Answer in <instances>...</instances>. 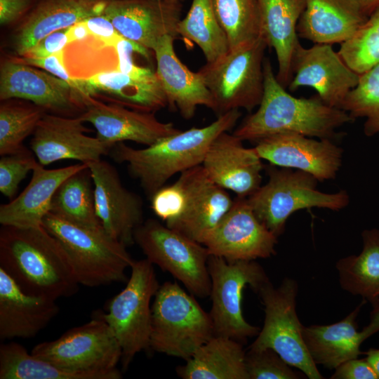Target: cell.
Wrapping results in <instances>:
<instances>
[{
  "label": "cell",
  "instance_id": "cell-1",
  "mask_svg": "<svg viewBox=\"0 0 379 379\" xmlns=\"http://www.w3.org/2000/svg\"><path fill=\"white\" fill-rule=\"evenodd\" d=\"M0 267L31 295L54 300L80 285L64 249L42 226L0 229Z\"/></svg>",
  "mask_w": 379,
  "mask_h": 379
},
{
  "label": "cell",
  "instance_id": "cell-2",
  "mask_svg": "<svg viewBox=\"0 0 379 379\" xmlns=\"http://www.w3.org/2000/svg\"><path fill=\"white\" fill-rule=\"evenodd\" d=\"M264 92L258 109L246 117L233 134L257 142L285 133L331 139L337 128L354 121L345 110L325 104L318 95L296 98L289 94L274 75L271 62H263Z\"/></svg>",
  "mask_w": 379,
  "mask_h": 379
},
{
  "label": "cell",
  "instance_id": "cell-3",
  "mask_svg": "<svg viewBox=\"0 0 379 379\" xmlns=\"http://www.w3.org/2000/svg\"><path fill=\"white\" fill-rule=\"evenodd\" d=\"M241 116L239 109L230 110L206 126L180 131L142 149L119 142L108 154L116 162L126 164L129 173L150 198L173 175L201 165L213 141L230 131Z\"/></svg>",
  "mask_w": 379,
  "mask_h": 379
},
{
  "label": "cell",
  "instance_id": "cell-4",
  "mask_svg": "<svg viewBox=\"0 0 379 379\" xmlns=\"http://www.w3.org/2000/svg\"><path fill=\"white\" fill-rule=\"evenodd\" d=\"M42 227L64 249L80 285L98 287L126 280V270L134 260L102 225H81L49 212Z\"/></svg>",
  "mask_w": 379,
  "mask_h": 379
},
{
  "label": "cell",
  "instance_id": "cell-5",
  "mask_svg": "<svg viewBox=\"0 0 379 379\" xmlns=\"http://www.w3.org/2000/svg\"><path fill=\"white\" fill-rule=\"evenodd\" d=\"M215 335L211 317L175 282L159 286L152 305L149 347L187 360Z\"/></svg>",
  "mask_w": 379,
  "mask_h": 379
},
{
  "label": "cell",
  "instance_id": "cell-6",
  "mask_svg": "<svg viewBox=\"0 0 379 379\" xmlns=\"http://www.w3.org/2000/svg\"><path fill=\"white\" fill-rule=\"evenodd\" d=\"M266 171L268 181L246 199L257 218L277 237L297 211L314 207L339 211L349 204L345 190L331 194L318 190V180L310 173L273 165Z\"/></svg>",
  "mask_w": 379,
  "mask_h": 379
},
{
  "label": "cell",
  "instance_id": "cell-7",
  "mask_svg": "<svg viewBox=\"0 0 379 379\" xmlns=\"http://www.w3.org/2000/svg\"><path fill=\"white\" fill-rule=\"evenodd\" d=\"M267 47L260 36L229 50L198 71L211 93L214 112L218 116L241 108L251 112L258 107L264 92L263 62Z\"/></svg>",
  "mask_w": 379,
  "mask_h": 379
},
{
  "label": "cell",
  "instance_id": "cell-8",
  "mask_svg": "<svg viewBox=\"0 0 379 379\" xmlns=\"http://www.w3.org/2000/svg\"><path fill=\"white\" fill-rule=\"evenodd\" d=\"M298 291L295 279L286 277L277 288L270 281L258 291L264 305L262 328L249 348H272L291 366L310 379L324 378L313 361L302 338L303 326L295 310Z\"/></svg>",
  "mask_w": 379,
  "mask_h": 379
},
{
  "label": "cell",
  "instance_id": "cell-9",
  "mask_svg": "<svg viewBox=\"0 0 379 379\" xmlns=\"http://www.w3.org/2000/svg\"><path fill=\"white\" fill-rule=\"evenodd\" d=\"M126 285L109 302L107 312L99 316L109 326L121 348L126 369L134 357L149 347L151 300L159 284L152 265L146 258L134 260Z\"/></svg>",
  "mask_w": 379,
  "mask_h": 379
},
{
  "label": "cell",
  "instance_id": "cell-10",
  "mask_svg": "<svg viewBox=\"0 0 379 379\" xmlns=\"http://www.w3.org/2000/svg\"><path fill=\"white\" fill-rule=\"evenodd\" d=\"M134 241L147 260L169 272L194 296H209L210 254L203 244L152 218L135 230Z\"/></svg>",
  "mask_w": 379,
  "mask_h": 379
},
{
  "label": "cell",
  "instance_id": "cell-11",
  "mask_svg": "<svg viewBox=\"0 0 379 379\" xmlns=\"http://www.w3.org/2000/svg\"><path fill=\"white\" fill-rule=\"evenodd\" d=\"M208 269L211 279L209 296L215 335L231 338L244 343L257 335L260 329L244 317L242 293L248 285L257 293L270 281L263 267L255 260L227 261L210 255Z\"/></svg>",
  "mask_w": 379,
  "mask_h": 379
},
{
  "label": "cell",
  "instance_id": "cell-12",
  "mask_svg": "<svg viewBox=\"0 0 379 379\" xmlns=\"http://www.w3.org/2000/svg\"><path fill=\"white\" fill-rule=\"evenodd\" d=\"M31 353L62 368L77 371L116 369L122 356L115 335L99 315L68 330L54 340L37 344Z\"/></svg>",
  "mask_w": 379,
  "mask_h": 379
},
{
  "label": "cell",
  "instance_id": "cell-13",
  "mask_svg": "<svg viewBox=\"0 0 379 379\" xmlns=\"http://www.w3.org/2000/svg\"><path fill=\"white\" fill-rule=\"evenodd\" d=\"M277 244V237L257 218L246 198L238 197L202 242L210 255L230 262L270 258Z\"/></svg>",
  "mask_w": 379,
  "mask_h": 379
},
{
  "label": "cell",
  "instance_id": "cell-14",
  "mask_svg": "<svg viewBox=\"0 0 379 379\" xmlns=\"http://www.w3.org/2000/svg\"><path fill=\"white\" fill-rule=\"evenodd\" d=\"M0 99L27 100L46 112L65 117L85 110L84 99L68 83L19 58L1 65Z\"/></svg>",
  "mask_w": 379,
  "mask_h": 379
},
{
  "label": "cell",
  "instance_id": "cell-15",
  "mask_svg": "<svg viewBox=\"0 0 379 379\" xmlns=\"http://www.w3.org/2000/svg\"><path fill=\"white\" fill-rule=\"evenodd\" d=\"M292 73L288 86L291 91L304 86L312 88L325 104L340 109L360 77L332 45L321 44L308 48L300 44L298 46L293 58Z\"/></svg>",
  "mask_w": 379,
  "mask_h": 379
},
{
  "label": "cell",
  "instance_id": "cell-16",
  "mask_svg": "<svg viewBox=\"0 0 379 379\" xmlns=\"http://www.w3.org/2000/svg\"><path fill=\"white\" fill-rule=\"evenodd\" d=\"M94 185L96 215L105 231L126 247L135 243V230L143 222V203L126 189L114 166L100 159L87 164Z\"/></svg>",
  "mask_w": 379,
  "mask_h": 379
},
{
  "label": "cell",
  "instance_id": "cell-17",
  "mask_svg": "<svg viewBox=\"0 0 379 379\" xmlns=\"http://www.w3.org/2000/svg\"><path fill=\"white\" fill-rule=\"evenodd\" d=\"M79 117L95 128L96 137L109 148L124 141L149 146L180 131L173 123L159 121L154 113L105 103L91 96Z\"/></svg>",
  "mask_w": 379,
  "mask_h": 379
},
{
  "label": "cell",
  "instance_id": "cell-18",
  "mask_svg": "<svg viewBox=\"0 0 379 379\" xmlns=\"http://www.w3.org/2000/svg\"><path fill=\"white\" fill-rule=\"evenodd\" d=\"M88 131L79 116L46 112L33 133L30 149L44 166L63 159L87 164L101 159L110 149L97 137L86 135Z\"/></svg>",
  "mask_w": 379,
  "mask_h": 379
},
{
  "label": "cell",
  "instance_id": "cell-19",
  "mask_svg": "<svg viewBox=\"0 0 379 379\" xmlns=\"http://www.w3.org/2000/svg\"><path fill=\"white\" fill-rule=\"evenodd\" d=\"M253 148L271 165L305 171L318 181L335 178L342 164L343 149L330 139L285 133L262 138Z\"/></svg>",
  "mask_w": 379,
  "mask_h": 379
},
{
  "label": "cell",
  "instance_id": "cell-20",
  "mask_svg": "<svg viewBox=\"0 0 379 379\" xmlns=\"http://www.w3.org/2000/svg\"><path fill=\"white\" fill-rule=\"evenodd\" d=\"M180 8L166 0H106L102 15L122 37L153 51L164 36H178Z\"/></svg>",
  "mask_w": 379,
  "mask_h": 379
},
{
  "label": "cell",
  "instance_id": "cell-21",
  "mask_svg": "<svg viewBox=\"0 0 379 379\" xmlns=\"http://www.w3.org/2000/svg\"><path fill=\"white\" fill-rule=\"evenodd\" d=\"M185 186L180 215L166 225L202 244L204 237L231 208L227 190L213 182L201 165L180 173Z\"/></svg>",
  "mask_w": 379,
  "mask_h": 379
},
{
  "label": "cell",
  "instance_id": "cell-22",
  "mask_svg": "<svg viewBox=\"0 0 379 379\" xmlns=\"http://www.w3.org/2000/svg\"><path fill=\"white\" fill-rule=\"evenodd\" d=\"M362 302L345 319L330 325L303 326L302 338L307 350L316 365L335 369L349 359L358 358L362 343L379 331V298L373 301L370 322L361 331H357L356 318Z\"/></svg>",
  "mask_w": 379,
  "mask_h": 379
},
{
  "label": "cell",
  "instance_id": "cell-23",
  "mask_svg": "<svg viewBox=\"0 0 379 379\" xmlns=\"http://www.w3.org/2000/svg\"><path fill=\"white\" fill-rule=\"evenodd\" d=\"M201 166L213 182L238 197L247 198L261 185L262 159L233 133L224 132L213 141Z\"/></svg>",
  "mask_w": 379,
  "mask_h": 379
},
{
  "label": "cell",
  "instance_id": "cell-24",
  "mask_svg": "<svg viewBox=\"0 0 379 379\" xmlns=\"http://www.w3.org/2000/svg\"><path fill=\"white\" fill-rule=\"evenodd\" d=\"M77 81L84 99L89 96L100 97L109 103L150 113L168 105L156 71L145 75H135L114 69Z\"/></svg>",
  "mask_w": 379,
  "mask_h": 379
},
{
  "label": "cell",
  "instance_id": "cell-25",
  "mask_svg": "<svg viewBox=\"0 0 379 379\" xmlns=\"http://www.w3.org/2000/svg\"><path fill=\"white\" fill-rule=\"evenodd\" d=\"M174 37L165 35L153 49L157 61L156 73L171 109H177L182 117L192 119L199 106L214 111L215 105L199 72H192L177 56Z\"/></svg>",
  "mask_w": 379,
  "mask_h": 379
},
{
  "label": "cell",
  "instance_id": "cell-26",
  "mask_svg": "<svg viewBox=\"0 0 379 379\" xmlns=\"http://www.w3.org/2000/svg\"><path fill=\"white\" fill-rule=\"evenodd\" d=\"M56 300L23 291L0 267V338H31L58 314Z\"/></svg>",
  "mask_w": 379,
  "mask_h": 379
},
{
  "label": "cell",
  "instance_id": "cell-27",
  "mask_svg": "<svg viewBox=\"0 0 379 379\" xmlns=\"http://www.w3.org/2000/svg\"><path fill=\"white\" fill-rule=\"evenodd\" d=\"M368 16L357 0H305L297 25L299 37L314 44H343Z\"/></svg>",
  "mask_w": 379,
  "mask_h": 379
},
{
  "label": "cell",
  "instance_id": "cell-28",
  "mask_svg": "<svg viewBox=\"0 0 379 379\" xmlns=\"http://www.w3.org/2000/svg\"><path fill=\"white\" fill-rule=\"evenodd\" d=\"M106 0H41L17 28L13 47L19 56L48 34L102 14Z\"/></svg>",
  "mask_w": 379,
  "mask_h": 379
},
{
  "label": "cell",
  "instance_id": "cell-29",
  "mask_svg": "<svg viewBox=\"0 0 379 379\" xmlns=\"http://www.w3.org/2000/svg\"><path fill=\"white\" fill-rule=\"evenodd\" d=\"M88 165L81 163L46 169L39 163L24 190L10 202L0 206V223L4 226L38 227L51 211L54 194L61 183Z\"/></svg>",
  "mask_w": 379,
  "mask_h": 379
},
{
  "label": "cell",
  "instance_id": "cell-30",
  "mask_svg": "<svg viewBox=\"0 0 379 379\" xmlns=\"http://www.w3.org/2000/svg\"><path fill=\"white\" fill-rule=\"evenodd\" d=\"M260 36L274 48L278 72L276 77L288 87L292 77V62L300 44L297 25L305 0H256Z\"/></svg>",
  "mask_w": 379,
  "mask_h": 379
},
{
  "label": "cell",
  "instance_id": "cell-31",
  "mask_svg": "<svg viewBox=\"0 0 379 379\" xmlns=\"http://www.w3.org/2000/svg\"><path fill=\"white\" fill-rule=\"evenodd\" d=\"M245 355L241 343L215 335L177 368V373L183 379H249Z\"/></svg>",
  "mask_w": 379,
  "mask_h": 379
},
{
  "label": "cell",
  "instance_id": "cell-32",
  "mask_svg": "<svg viewBox=\"0 0 379 379\" xmlns=\"http://www.w3.org/2000/svg\"><path fill=\"white\" fill-rule=\"evenodd\" d=\"M118 369L77 371L62 368L29 353L17 343L0 346V379H120Z\"/></svg>",
  "mask_w": 379,
  "mask_h": 379
},
{
  "label": "cell",
  "instance_id": "cell-33",
  "mask_svg": "<svg viewBox=\"0 0 379 379\" xmlns=\"http://www.w3.org/2000/svg\"><path fill=\"white\" fill-rule=\"evenodd\" d=\"M361 237V252L340 259L335 266L341 288L371 302L379 298V230H365Z\"/></svg>",
  "mask_w": 379,
  "mask_h": 379
},
{
  "label": "cell",
  "instance_id": "cell-34",
  "mask_svg": "<svg viewBox=\"0 0 379 379\" xmlns=\"http://www.w3.org/2000/svg\"><path fill=\"white\" fill-rule=\"evenodd\" d=\"M177 34L196 44L206 62H211L229 51L227 35L216 16L212 0H192L186 16L177 25Z\"/></svg>",
  "mask_w": 379,
  "mask_h": 379
},
{
  "label": "cell",
  "instance_id": "cell-35",
  "mask_svg": "<svg viewBox=\"0 0 379 379\" xmlns=\"http://www.w3.org/2000/svg\"><path fill=\"white\" fill-rule=\"evenodd\" d=\"M50 212L81 225H102L95 212L94 185L88 166L61 183L53 195Z\"/></svg>",
  "mask_w": 379,
  "mask_h": 379
},
{
  "label": "cell",
  "instance_id": "cell-36",
  "mask_svg": "<svg viewBox=\"0 0 379 379\" xmlns=\"http://www.w3.org/2000/svg\"><path fill=\"white\" fill-rule=\"evenodd\" d=\"M45 113L33 103L3 100L0 106V155L22 149L23 141L33 134Z\"/></svg>",
  "mask_w": 379,
  "mask_h": 379
},
{
  "label": "cell",
  "instance_id": "cell-37",
  "mask_svg": "<svg viewBox=\"0 0 379 379\" xmlns=\"http://www.w3.org/2000/svg\"><path fill=\"white\" fill-rule=\"evenodd\" d=\"M218 20L224 29L229 50L260 37L256 0H212Z\"/></svg>",
  "mask_w": 379,
  "mask_h": 379
},
{
  "label": "cell",
  "instance_id": "cell-38",
  "mask_svg": "<svg viewBox=\"0 0 379 379\" xmlns=\"http://www.w3.org/2000/svg\"><path fill=\"white\" fill-rule=\"evenodd\" d=\"M341 109L354 120L365 119L366 135L379 134V64L360 74L357 85L348 93Z\"/></svg>",
  "mask_w": 379,
  "mask_h": 379
},
{
  "label": "cell",
  "instance_id": "cell-39",
  "mask_svg": "<svg viewBox=\"0 0 379 379\" xmlns=\"http://www.w3.org/2000/svg\"><path fill=\"white\" fill-rule=\"evenodd\" d=\"M345 62L361 74L379 64V6L338 51Z\"/></svg>",
  "mask_w": 379,
  "mask_h": 379
},
{
  "label": "cell",
  "instance_id": "cell-40",
  "mask_svg": "<svg viewBox=\"0 0 379 379\" xmlns=\"http://www.w3.org/2000/svg\"><path fill=\"white\" fill-rule=\"evenodd\" d=\"M245 365L249 379H296L294 372L272 348L248 349L245 355Z\"/></svg>",
  "mask_w": 379,
  "mask_h": 379
},
{
  "label": "cell",
  "instance_id": "cell-41",
  "mask_svg": "<svg viewBox=\"0 0 379 379\" xmlns=\"http://www.w3.org/2000/svg\"><path fill=\"white\" fill-rule=\"evenodd\" d=\"M38 164L33 152L26 147L18 152L1 156V193L11 200L13 199L20 182Z\"/></svg>",
  "mask_w": 379,
  "mask_h": 379
},
{
  "label": "cell",
  "instance_id": "cell-42",
  "mask_svg": "<svg viewBox=\"0 0 379 379\" xmlns=\"http://www.w3.org/2000/svg\"><path fill=\"white\" fill-rule=\"evenodd\" d=\"M67 28L48 34L27 51L21 58L27 59L45 58L63 50L69 43Z\"/></svg>",
  "mask_w": 379,
  "mask_h": 379
},
{
  "label": "cell",
  "instance_id": "cell-43",
  "mask_svg": "<svg viewBox=\"0 0 379 379\" xmlns=\"http://www.w3.org/2000/svg\"><path fill=\"white\" fill-rule=\"evenodd\" d=\"M19 60L30 65L41 68L53 75L64 80L81 95L79 84L77 79H72L65 67L63 50L45 58L27 59L19 58Z\"/></svg>",
  "mask_w": 379,
  "mask_h": 379
},
{
  "label": "cell",
  "instance_id": "cell-44",
  "mask_svg": "<svg viewBox=\"0 0 379 379\" xmlns=\"http://www.w3.org/2000/svg\"><path fill=\"white\" fill-rule=\"evenodd\" d=\"M331 379H379L377 373L364 359H352L340 364L335 368Z\"/></svg>",
  "mask_w": 379,
  "mask_h": 379
},
{
  "label": "cell",
  "instance_id": "cell-45",
  "mask_svg": "<svg viewBox=\"0 0 379 379\" xmlns=\"http://www.w3.org/2000/svg\"><path fill=\"white\" fill-rule=\"evenodd\" d=\"M90 34L107 46L116 47L123 37L116 30L112 22L102 14L84 20Z\"/></svg>",
  "mask_w": 379,
  "mask_h": 379
},
{
  "label": "cell",
  "instance_id": "cell-46",
  "mask_svg": "<svg viewBox=\"0 0 379 379\" xmlns=\"http://www.w3.org/2000/svg\"><path fill=\"white\" fill-rule=\"evenodd\" d=\"M32 0H0V24L9 25L28 10Z\"/></svg>",
  "mask_w": 379,
  "mask_h": 379
},
{
  "label": "cell",
  "instance_id": "cell-47",
  "mask_svg": "<svg viewBox=\"0 0 379 379\" xmlns=\"http://www.w3.org/2000/svg\"><path fill=\"white\" fill-rule=\"evenodd\" d=\"M67 34L69 43L84 39L91 35L84 20L69 27Z\"/></svg>",
  "mask_w": 379,
  "mask_h": 379
},
{
  "label": "cell",
  "instance_id": "cell-48",
  "mask_svg": "<svg viewBox=\"0 0 379 379\" xmlns=\"http://www.w3.org/2000/svg\"><path fill=\"white\" fill-rule=\"evenodd\" d=\"M364 354L379 376V349L370 348Z\"/></svg>",
  "mask_w": 379,
  "mask_h": 379
},
{
  "label": "cell",
  "instance_id": "cell-49",
  "mask_svg": "<svg viewBox=\"0 0 379 379\" xmlns=\"http://www.w3.org/2000/svg\"><path fill=\"white\" fill-rule=\"evenodd\" d=\"M364 13L368 16L378 6L379 0H357Z\"/></svg>",
  "mask_w": 379,
  "mask_h": 379
},
{
  "label": "cell",
  "instance_id": "cell-50",
  "mask_svg": "<svg viewBox=\"0 0 379 379\" xmlns=\"http://www.w3.org/2000/svg\"><path fill=\"white\" fill-rule=\"evenodd\" d=\"M172 4H181V2L183 1V0H166Z\"/></svg>",
  "mask_w": 379,
  "mask_h": 379
}]
</instances>
